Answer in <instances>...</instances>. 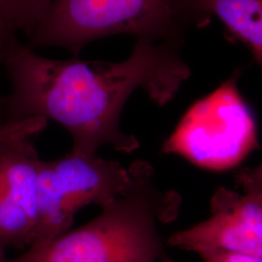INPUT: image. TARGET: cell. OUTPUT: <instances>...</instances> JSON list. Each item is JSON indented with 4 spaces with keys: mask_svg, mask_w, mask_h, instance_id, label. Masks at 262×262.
<instances>
[{
    "mask_svg": "<svg viewBox=\"0 0 262 262\" xmlns=\"http://www.w3.org/2000/svg\"><path fill=\"white\" fill-rule=\"evenodd\" d=\"M2 66L11 93L2 98L4 120L42 118L63 126L76 155H94L102 146L129 154L139 140L120 127L123 107L137 90L163 106L178 94L189 67L165 43L138 38L122 62L58 60L39 56L17 37L10 41Z\"/></svg>",
    "mask_w": 262,
    "mask_h": 262,
    "instance_id": "obj_1",
    "label": "cell"
},
{
    "mask_svg": "<svg viewBox=\"0 0 262 262\" xmlns=\"http://www.w3.org/2000/svg\"><path fill=\"white\" fill-rule=\"evenodd\" d=\"M128 171L127 187L94 220L14 258L0 253V262H174L159 226L178 216L181 195L158 187L148 161L136 160Z\"/></svg>",
    "mask_w": 262,
    "mask_h": 262,
    "instance_id": "obj_2",
    "label": "cell"
},
{
    "mask_svg": "<svg viewBox=\"0 0 262 262\" xmlns=\"http://www.w3.org/2000/svg\"><path fill=\"white\" fill-rule=\"evenodd\" d=\"M175 0H55L29 34V47L66 48L75 56L88 43L113 34L154 40L176 30Z\"/></svg>",
    "mask_w": 262,
    "mask_h": 262,
    "instance_id": "obj_3",
    "label": "cell"
},
{
    "mask_svg": "<svg viewBox=\"0 0 262 262\" xmlns=\"http://www.w3.org/2000/svg\"><path fill=\"white\" fill-rule=\"evenodd\" d=\"M238 78L236 72L191 105L163 143V151L201 168L225 171L258 149L256 122L238 89Z\"/></svg>",
    "mask_w": 262,
    "mask_h": 262,
    "instance_id": "obj_4",
    "label": "cell"
},
{
    "mask_svg": "<svg viewBox=\"0 0 262 262\" xmlns=\"http://www.w3.org/2000/svg\"><path fill=\"white\" fill-rule=\"evenodd\" d=\"M130 181L128 168L94 155L69 152L40 161L37 178V225L33 243H46L69 231L83 207L102 206ZM30 246V247H31Z\"/></svg>",
    "mask_w": 262,
    "mask_h": 262,
    "instance_id": "obj_5",
    "label": "cell"
},
{
    "mask_svg": "<svg viewBox=\"0 0 262 262\" xmlns=\"http://www.w3.org/2000/svg\"><path fill=\"white\" fill-rule=\"evenodd\" d=\"M167 244L186 251L219 249L262 256V170L241 169L234 187H221L206 221L171 235Z\"/></svg>",
    "mask_w": 262,
    "mask_h": 262,
    "instance_id": "obj_6",
    "label": "cell"
},
{
    "mask_svg": "<svg viewBox=\"0 0 262 262\" xmlns=\"http://www.w3.org/2000/svg\"><path fill=\"white\" fill-rule=\"evenodd\" d=\"M40 161L29 140L0 150V253L33 243Z\"/></svg>",
    "mask_w": 262,
    "mask_h": 262,
    "instance_id": "obj_7",
    "label": "cell"
},
{
    "mask_svg": "<svg viewBox=\"0 0 262 262\" xmlns=\"http://www.w3.org/2000/svg\"><path fill=\"white\" fill-rule=\"evenodd\" d=\"M176 11L185 8L198 15L202 26L215 16L250 49L256 62L262 59L261 0H175Z\"/></svg>",
    "mask_w": 262,
    "mask_h": 262,
    "instance_id": "obj_8",
    "label": "cell"
},
{
    "mask_svg": "<svg viewBox=\"0 0 262 262\" xmlns=\"http://www.w3.org/2000/svg\"><path fill=\"white\" fill-rule=\"evenodd\" d=\"M55 0H0V13L15 31L29 34L45 19Z\"/></svg>",
    "mask_w": 262,
    "mask_h": 262,
    "instance_id": "obj_9",
    "label": "cell"
},
{
    "mask_svg": "<svg viewBox=\"0 0 262 262\" xmlns=\"http://www.w3.org/2000/svg\"><path fill=\"white\" fill-rule=\"evenodd\" d=\"M47 122L42 118H32L17 122H0V150L30 140L33 135L46 128Z\"/></svg>",
    "mask_w": 262,
    "mask_h": 262,
    "instance_id": "obj_10",
    "label": "cell"
},
{
    "mask_svg": "<svg viewBox=\"0 0 262 262\" xmlns=\"http://www.w3.org/2000/svg\"><path fill=\"white\" fill-rule=\"evenodd\" d=\"M197 253L204 262H262L260 256L219 249H205Z\"/></svg>",
    "mask_w": 262,
    "mask_h": 262,
    "instance_id": "obj_11",
    "label": "cell"
},
{
    "mask_svg": "<svg viewBox=\"0 0 262 262\" xmlns=\"http://www.w3.org/2000/svg\"><path fill=\"white\" fill-rule=\"evenodd\" d=\"M16 36V31L8 24V21L0 14V64L4 57L5 51L8 47V44L12 38ZM4 120L3 108H2V98H0V122Z\"/></svg>",
    "mask_w": 262,
    "mask_h": 262,
    "instance_id": "obj_12",
    "label": "cell"
}]
</instances>
